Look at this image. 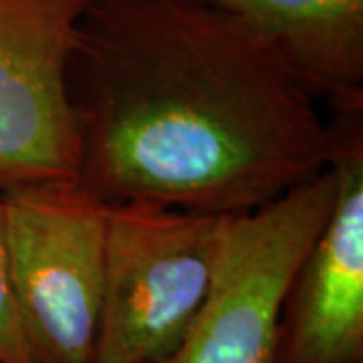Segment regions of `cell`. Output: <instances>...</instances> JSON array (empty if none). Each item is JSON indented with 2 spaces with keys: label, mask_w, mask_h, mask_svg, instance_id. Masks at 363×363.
<instances>
[{
  "label": "cell",
  "mask_w": 363,
  "mask_h": 363,
  "mask_svg": "<svg viewBox=\"0 0 363 363\" xmlns=\"http://www.w3.org/2000/svg\"><path fill=\"white\" fill-rule=\"evenodd\" d=\"M271 45L297 87L331 113L363 111V0H204Z\"/></svg>",
  "instance_id": "obj_7"
},
{
  "label": "cell",
  "mask_w": 363,
  "mask_h": 363,
  "mask_svg": "<svg viewBox=\"0 0 363 363\" xmlns=\"http://www.w3.org/2000/svg\"><path fill=\"white\" fill-rule=\"evenodd\" d=\"M333 200L335 176L327 169L252 212L226 216L210 295L162 363H277L286 289Z\"/></svg>",
  "instance_id": "obj_4"
},
{
  "label": "cell",
  "mask_w": 363,
  "mask_h": 363,
  "mask_svg": "<svg viewBox=\"0 0 363 363\" xmlns=\"http://www.w3.org/2000/svg\"><path fill=\"white\" fill-rule=\"evenodd\" d=\"M14 303L37 363H95L107 210L77 180L2 194Z\"/></svg>",
  "instance_id": "obj_3"
},
{
  "label": "cell",
  "mask_w": 363,
  "mask_h": 363,
  "mask_svg": "<svg viewBox=\"0 0 363 363\" xmlns=\"http://www.w3.org/2000/svg\"><path fill=\"white\" fill-rule=\"evenodd\" d=\"M226 216L156 204L107 210L95 363H162L206 303Z\"/></svg>",
  "instance_id": "obj_2"
},
{
  "label": "cell",
  "mask_w": 363,
  "mask_h": 363,
  "mask_svg": "<svg viewBox=\"0 0 363 363\" xmlns=\"http://www.w3.org/2000/svg\"><path fill=\"white\" fill-rule=\"evenodd\" d=\"M77 182L107 206L238 216L329 169V125L247 23L204 0H87L67 59Z\"/></svg>",
  "instance_id": "obj_1"
},
{
  "label": "cell",
  "mask_w": 363,
  "mask_h": 363,
  "mask_svg": "<svg viewBox=\"0 0 363 363\" xmlns=\"http://www.w3.org/2000/svg\"><path fill=\"white\" fill-rule=\"evenodd\" d=\"M327 125L335 200L286 289L277 363H363V111Z\"/></svg>",
  "instance_id": "obj_6"
},
{
  "label": "cell",
  "mask_w": 363,
  "mask_h": 363,
  "mask_svg": "<svg viewBox=\"0 0 363 363\" xmlns=\"http://www.w3.org/2000/svg\"><path fill=\"white\" fill-rule=\"evenodd\" d=\"M0 363H37L26 341L14 303L2 198H0Z\"/></svg>",
  "instance_id": "obj_8"
},
{
  "label": "cell",
  "mask_w": 363,
  "mask_h": 363,
  "mask_svg": "<svg viewBox=\"0 0 363 363\" xmlns=\"http://www.w3.org/2000/svg\"><path fill=\"white\" fill-rule=\"evenodd\" d=\"M87 0H0V196L77 180L67 59Z\"/></svg>",
  "instance_id": "obj_5"
}]
</instances>
